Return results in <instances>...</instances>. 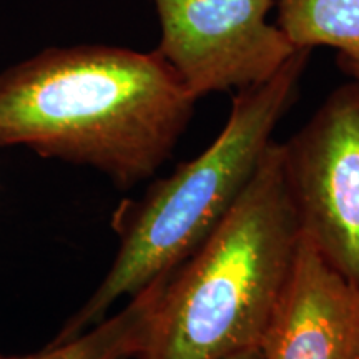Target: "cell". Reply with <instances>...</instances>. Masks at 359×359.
Instances as JSON below:
<instances>
[{
  "mask_svg": "<svg viewBox=\"0 0 359 359\" xmlns=\"http://www.w3.org/2000/svg\"><path fill=\"white\" fill-rule=\"evenodd\" d=\"M231 359H263V356H262V351H259V349H253V351L238 354V356L231 358Z\"/></svg>",
  "mask_w": 359,
  "mask_h": 359,
  "instance_id": "cell-10",
  "label": "cell"
},
{
  "mask_svg": "<svg viewBox=\"0 0 359 359\" xmlns=\"http://www.w3.org/2000/svg\"><path fill=\"white\" fill-rule=\"evenodd\" d=\"M259 351L263 359H359V288L303 235Z\"/></svg>",
  "mask_w": 359,
  "mask_h": 359,
  "instance_id": "cell-6",
  "label": "cell"
},
{
  "mask_svg": "<svg viewBox=\"0 0 359 359\" xmlns=\"http://www.w3.org/2000/svg\"><path fill=\"white\" fill-rule=\"evenodd\" d=\"M302 230L273 142L243 195L165 280L135 359H231L259 349Z\"/></svg>",
  "mask_w": 359,
  "mask_h": 359,
  "instance_id": "cell-2",
  "label": "cell"
},
{
  "mask_svg": "<svg viewBox=\"0 0 359 359\" xmlns=\"http://www.w3.org/2000/svg\"><path fill=\"white\" fill-rule=\"evenodd\" d=\"M338 67L353 82L359 83V53H338Z\"/></svg>",
  "mask_w": 359,
  "mask_h": 359,
  "instance_id": "cell-9",
  "label": "cell"
},
{
  "mask_svg": "<svg viewBox=\"0 0 359 359\" xmlns=\"http://www.w3.org/2000/svg\"><path fill=\"white\" fill-rule=\"evenodd\" d=\"M195 102L156 50L47 48L0 74V147L95 168L130 188L172 156Z\"/></svg>",
  "mask_w": 359,
  "mask_h": 359,
  "instance_id": "cell-1",
  "label": "cell"
},
{
  "mask_svg": "<svg viewBox=\"0 0 359 359\" xmlns=\"http://www.w3.org/2000/svg\"><path fill=\"white\" fill-rule=\"evenodd\" d=\"M156 52L193 97L243 90L276 74L298 48L268 13L276 0H151Z\"/></svg>",
  "mask_w": 359,
  "mask_h": 359,
  "instance_id": "cell-5",
  "label": "cell"
},
{
  "mask_svg": "<svg viewBox=\"0 0 359 359\" xmlns=\"http://www.w3.org/2000/svg\"><path fill=\"white\" fill-rule=\"evenodd\" d=\"M276 25L298 50L359 53V0H276Z\"/></svg>",
  "mask_w": 359,
  "mask_h": 359,
  "instance_id": "cell-8",
  "label": "cell"
},
{
  "mask_svg": "<svg viewBox=\"0 0 359 359\" xmlns=\"http://www.w3.org/2000/svg\"><path fill=\"white\" fill-rule=\"evenodd\" d=\"M163 285L165 280L155 281L130 298L127 306L114 316L105 318L75 338L64 343H50L37 353L22 356L0 353V359H135Z\"/></svg>",
  "mask_w": 359,
  "mask_h": 359,
  "instance_id": "cell-7",
  "label": "cell"
},
{
  "mask_svg": "<svg viewBox=\"0 0 359 359\" xmlns=\"http://www.w3.org/2000/svg\"><path fill=\"white\" fill-rule=\"evenodd\" d=\"M281 163L302 235L359 288V83L336 88L281 143Z\"/></svg>",
  "mask_w": 359,
  "mask_h": 359,
  "instance_id": "cell-4",
  "label": "cell"
},
{
  "mask_svg": "<svg viewBox=\"0 0 359 359\" xmlns=\"http://www.w3.org/2000/svg\"><path fill=\"white\" fill-rule=\"evenodd\" d=\"M311 50H298L273 77L238 90L226 123L195 158L156 180L142 198L116 210L115 259L98 288L52 343L82 334L195 253L226 218L258 172L273 132L298 97Z\"/></svg>",
  "mask_w": 359,
  "mask_h": 359,
  "instance_id": "cell-3",
  "label": "cell"
}]
</instances>
